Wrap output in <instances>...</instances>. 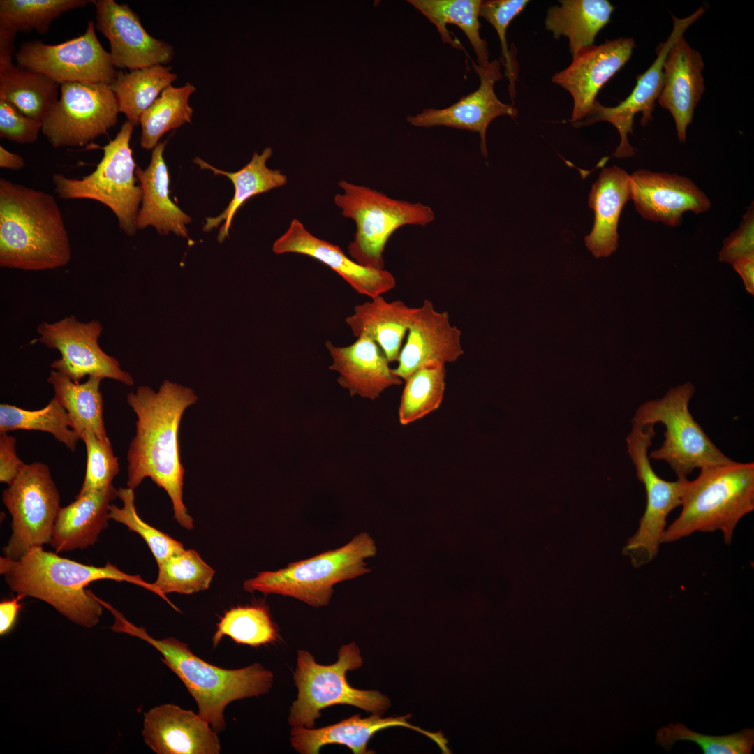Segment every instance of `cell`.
I'll return each instance as SVG.
<instances>
[{
    "label": "cell",
    "mask_w": 754,
    "mask_h": 754,
    "mask_svg": "<svg viewBox=\"0 0 754 754\" xmlns=\"http://www.w3.org/2000/svg\"><path fill=\"white\" fill-rule=\"evenodd\" d=\"M198 399L193 390L165 380L158 392L148 386L127 394L137 415L136 433L127 453L131 489L150 478L169 496L174 518L191 530L193 520L183 501L184 469L180 461L179 427L184 411Z\"/></svg>",
    "instance_id": "6da1fadb"
},
{
    "label": "cell",
    "mask_w": 754,
    "mask_h": 754,
    "mask_svg": "<svg viewBox=\"0 0 754 754\" xmlns=\"http://www.w3.org/2000/svg\"><path fill=\"white\" fill-rule=\"evenodd\" d=\"M0 573L17 595L45 601L72 622L87 628L98 623L103 610L98 597L85 589L94 581L127 582L159 596L154 583L127 574L109 561L101 567L87 565L43 547L32 549L17 560L1 556Z\"/></svg>",
    "instance_id": "7a4b0ae2"
},
{
    "label": "cell",
    "mask_w": 754,
    "mask_h": 754,
    "mask_svg": "<svg viewBox=\"0 0 754 754\" xmlns=\"http://www.w3.org/2000/svg\"><path fill=\"white\" fill-rule=\"evenodd\" d=\"M71 248L54 197L0 179V266L24 271L66 265Z\"/></svg>",
    "instance_id": "3957f363"
},
{
    "label": "cell",
    "mask_w": 754,
    "mask_h": 754,
    "mask_svg": "<svg viewBox=\"0 0 754 754\" xmlns=\"http://www.w3.org/2000/svg\"><path fill=\"white\" fill-rule=\"evenodd\" d=\"M112 629L138 637L156 648L161 660L181 679L198 705V714L216 732L226 727L227 705L237 700L266 694L273 683L272 672L259 663L228 670L214 666L195 656L186 644L174 637L156 640L143 628L128 622L114 609Z\"/></svg>",
    "instance_id": "277c9868"
},
{
    "label": "cell",
    "mask_w": 754,
    "mask_h": 754,
    "mask_svg": "<svg viewBox=\"0 0 754 754\" xmlns=\"http://www.w3.org/2000/svg\"><path fill=\"white\" fill-rule=\"evenodd\" d=\"M681 512L665 531L663 543L695 532L720 531L730 544L740 519L754 509V464L731 461L700 468L687 480Z\"/></svg>",
    "instance_id": "5b68a950"
},
{
    "label": "cell",
    "mask_w": 754,
    "mask_h": 754,
    "mask_svg": "<svg viewBox=\"0 0 754 754\" xmlns=\"http://www.w3.org/2000/svg\"><path fill=\"white\" fill-rule=\"evenodd\" d=\"M376 553L374 540L362 533L341 547L293 562L276 571L260 572L245 581L244 589L290 596L314 607L325 606L336 584L370 572L364 560Z\"/></svg>",
    "instance_id": "8992f818"
},
{
    "label": "cell",
    "mask_w": 754,
    "mask_h": 754,
    "mask_svg": "<svg viewBox=\"0 0 754 754\" xmlns=\"http://www.w3.org/2000/svg\"><path fill=\"white\" fill-rule=\"evenodd\" d=\"M363 663L355 642L343 645L337 660L320 665L307 651L299 650L294 681L298 690L288 717L292 727L313 728L320 711L335 704H348L373 714H383L390 706V700L378 690L353 688L347 681L348 671L358 669Z\"/></svg>",
    "instance_id": "52a82bcc"
},
{
    "label": "cell",
    "mask_w": 754,
    "mask_h": 754,
    "mask_svg": "<svg viewBox=\"0 0 754 754\" xmlns=\"http://www.w3.org/2000/svg\"><path fill=\"white\" fill-rule=\"evenodd\" d=\"M338 184L343 193L335 195L334 202L341 209L342 215L356 224L348 253L364 267L384 269L383 253L392 235L403 226H426L435 218L433 209L420 202L391 198L375 189L344 180Z\"/></svg>",
    "instance_id": "ba28073f"
},
{
    "label": "cell",
    "mask_w": 754,
    "mask_h": 754,
    "mask_svg": "<svg viewBox=\"0 0 754 754\" xmlns=\"http://www.w3.org/2000/svg\"><path fill=\"white\" fill-rule=\"evenodd\" d=\"M134 126L126 120L115 138L101 147L103 156L91 174L81 179L59 173L52 177L59 198L100 202L112 211L119 228L129 236L138 230L136 219L142 200L141 188L135 185L138 165L130 147Z\"/></svg>",
    "instance_id": "9c48e42d"
},
{
    "label": "cell",
    "mask_w": 754,
    "mask_h": 754,
    "mask_svg": "<svg viewBox=\"0 0 754 754\" xmlns=\"http://www.w3.org/2000/svg\"><path fill=\"white\" fill-rule=\"evenodd\" d=\"M695 392L690 382L670 388L661 398L642 404L633 422L642 425L661 422L665 427L661 446L649 456L667 462L678 478L696 468H704L732 461L712 442L689 411Z\"/></svg>",
    "instance_id": "30bf717a"
},
{
    "label": "cell",
    "mask_w": 754,
    "mask_h": 754,
    "mask_svg": "<svg viewBox=\"0 0 754 754\" xmlns=\"http://www.w3.org/2000/svg\"><path fill=\"white\" fill-rule=\"evenodd\" d=\"M12 516V534L3 548L5 557L17 560L34 548L50 544L59 511L60 495L47 465L25 464L2 494Z\"/></svg>",
    "instance_id": "8fae6325"
},
{
    "label": "cell",
    "mask_w": 754,
    "mask_h": 754,
    "mask_svg": "<svg viewBox=\"0 0 754 754\" xmlns=\"http://www.w3.org/2000/svg\"><path fill=\"white\" fill-rule=\"evenodd\" d=\"M43 119L42 131L54 148L85 146L116 125L119 112L109 84L66 82Z\"/></svg>",
    "instance_id": "7c38bea8"
},
{
    "label": "cell",
    "mask_w": 754,
    "mask_h": 754,
    "mask_svg": "<svg viewBox=\"0 0 754 754\" xmlns=\"http://www.w3.org/2000/svg\"><path fill=\"white\" fill-rule=\"evenodd\" d=\"M19 66L43 73L59 84L66 82L111 84L118 71L100 43L94 21L84 34L58 45L38 40L23 43L15 54Z\"/></svg>",
    "instance_id": "4fadbf2b"
},
{
    "label": "cell",
    "mask_w": 754,
    "mask_h": 754,
    "mask_svg": "<svg viewBox=\"0 0 754 754\" xmlns=\"http://www.w3.org/2000/svg\"><path fill=\"white\" fill-rule=\"evenodd\" d=\"M36 331L38 341L61 354L51 367L73 381L80 383L86 376H95L133 385L132 377L121 369L118 360L101 348L98 339L103 326L98 320L80 322L71 315L54 323H42Z\"/></svg>",
    "instance_id": "5bb4252c"
},
{
    "label": "cell",
    "mask_w": 754,
    "mask_h": 754,
    "mask_svg": "<svg viewBox=\"0 0 754 754\" xmlns=\"http://www.w3.org/2000/svg\"><path fill=\"white\" fill-rule=\"evenodd\" d=\"M651 438L645 434L635 436L628 442V452L636 468L639 480L644 484L646 505L638 529L624 548L635 567L650 563L657 555L666 530L667 517L677 506L688 480L678 478L667 481L660 478L650 463L649 448Z\"/></svg>",
    "instance_id": "9a60e30c"
},
{
    "label": "cell",
    "mask_w": 754,
    "mask_h": 754,
    "mask_svg": "<svg viewBox=\"0 0 754 754\" xmlns=\"http://www.w3.org/2000/svg\"><path fill=\"white\" fill-rule=\"evenodd\" d=\"M704 10L698 8L685 18L672 15L673 28L665 43L657 47V57L650 67L638 75L637 83L630 95L614 107L603 105L597 100L589 114L582 121L575 122L576 127L589 126L597 121H607L618 131L620 143L612 156L616 158H629L635 155V150L630 145L628 135L633 133V119L635 114L642 112L641 124L645 126L652 121L655 103L663 89L664 74L663 64L667 52L674 41L703 14Z\"/></svg>",
    "instance_id": "2e32d148"
},
{
    "label": "cell",
    "mask_w": 754,
    "mask_h": 754,
    "mask_svg": "<svg viewBox=\"0 0 754 754\" xmlns=\"http://www.w3.org/2000/svg\"><path fill=\"white\" fill-rule=\"evenodd\" d=\"M96 6L95 29L109 41L114 67L130 71L165 65L174 57V48L149 35L140 19L127 4L114 0H93Z\"/></svg>",
    "instance_id": "e0dca14e"
},
{
    "label": "cell",
    "mask_w": 754,
    "mask_h": 754,
    "mask_svg": "<svg viewBox=\"0 0 754 754\" xmlns=\"http://www.w3.org/2000/svg\"><path fill=\"white\" fill-rule=\"evenodd\" d=\"M473 66L480 81L475 91L448 108H426L415 116L409 115L407 121L417 127L443 126L477 132L481 153L487 157L486 132L490 122L501 116L516 117L518 111L513 105L502 103L494 92L495 82L503 77L500 61L494 60L485 66L473 63Z\"/></svg>",
    "instance_id": "ac0fdd59"
},
{
    "label": "cell",
    "mask_w": 754,
    "mask_h": 754,
    "mask_svg": "<svg viewBox=\"0 0 754 754\" xmlns=\"http://www.w3.org/2000/svg\"><path fill=\"white\" fill-rule=\"evenodd\" d=\"M630 179L635 208L647 221L676 227L685 212L701 214L711 207L705 193L685 176L640 169Z\"/></svg>",
    "instance_id": "d6986e66"
},
{
    "label": "cell",
    "mask_w": 754,
    "mask_h": 754,
    "mask_svg": "<svg viewBox=\"0 0 754 754\" xmlns=\"http://www.w3.org/2000/svg\"><path fill=\"white\" fill-rule=\"evenodd\" d=\"M634 47V40L628 37L593 45L580 51L567 68L553 75L552 82L572 97V122L589 114L600 89L630 59Z\"/></svg>",
    "instance_id": "ffe728a7"
},
{
    "label": "cell",
    "mask_w": 754,
    "mask_h": 754,
    "mask_svg": "<svg viewBox=\"0 0 754 754\" xmlns=\"http://www.w3.org/2000/svg\"><path fill=\"white\" fill-rule=\"evenodd\" d=\"M407 334L392 369L404 380L421 369L454 362L464 353L461 331L450 324L448 312L436 311L429 300L415 308Z\"/></svg>",
    "instance_id": "44dd1931"
},
{
    "label": "cell",
    "mask_w": 754,
    "mask_h": 754,
    "mask_svg": "<svg viewBox=\"0 0 754 754\" xmlns=\"http://www.w3.org/2000/svg\"><path fill=\"white\" fill-rule=\"evenodd\" d=\"M272 251L276 254L295 253L313 258L334 270L355 291L371 299L396 286L392 273L360 265L338 246L312 235L297 219L291 221L288 230L274 242Z\"/></svg>",
    "instance_id": "7402d4cb"
},
{
    "label": "cell",
    "mask_w": 754,
    "mask_h": 754,
    "mask_svg": "<svg viewBox=\"0 0 754 754\" xmlns=\"http://www.w3.org/2000/svg\"><path fill=\"white\" fill-rule=\"evenodd\" d=\"M142 736L158 754H218L217 732L198 714L166 704L145 713Z\"/></svg>",
    "instance_id": "603a6c76"
},
{
    "label": "cell",
    "mask_w": 754,
    "mask_h": 754,
    "mask_svg": "<svg viewBox=\"0 0 754 754\" xmlns=\"http://www.w3.org/2000/svg\"><path fill=\"white\" fill-rule=\"evenodd\" d=\"M704 66L701 54L683 35L674 41L663 64L664 81L658 100L673 117L681 143L686 142L687 128L704 91Z\"/></svg>",
    "instance_id": "cb8c5ba5"
},
{
    "label": "cell",
    "mask_w": 754,
    "mask_h": 754,
    "mask_svg": "<svg viewBox=\"0 0 754 754\" xmlns=\"http://www.w3.org/2000/svg\"><path fill=\"white\" fill-rule=\"evenodd\" d=\"M381 714H373L367 718L356 714L337 723L314 729L293 727L290 731L291 746L302 754H317L327 744H340L348 747L355 754L373 753L367 750L370 739L378 731L392 727H404L421 733L437 744L443 753L450 751L447 740L441 732H431L408 721L410 714L382 718Z\"/></svg>",
    "instance_id": "d4e9b609"
},
{
    "label": "cell",
    "mask_w": 754,
    "mask_h": 754,
    "mask_svg": "<svg viewBox=\"0 0 754 754\" xmlns=\"http://www.w3.org/2000/svg\"><path fill=\"white\" fill-rule=\"evenodd\" d=\"M325 346L333 360L330 369L339 373V383L348 389L351 396L359 394L374 400L387 387L402 383L390 368L380 348L366 335L358 337L348 346L338 347L330 341Z\"/></svg>",
    "instance_id": "484cf974"
},
{
    "label": "cell",
    "mask_w": 754,
    "mask_h": 754,
    "mask_svg": "<svg viewBox=\"0 0 754 754\" xmlns=\"http://www.w3.org/2000/svg\"><path fill=\"white\" fill-rule=\"evenodd\" d=\"M117 497L118 489L112 484L77 494L73 502L61 508L50 542L55 552L83 549L94 545L101 532L108 526L111 502Z\"/></svg>",
    "instance_id": "4316f807"
},
{
    "label": "cell",
    "mask_w": 754,
    "mask_h": 754,
    "mask_svg": "<svg viewBox=\"0 0 754 754\" xmlns=\"http://www.w3.org/2000/svg\"><path fill=\"white\" fill-rule=\"evenodd\" d=\"M630 200V175L616 165L604 168L593 184L588 200L595 218L584 241L594 257H608L617 249L619 217Z\"/></svg>",
    "instance_id": "83f0119b"
},
{
    "label": "cell",
    "mask_w": 754,
    "mask_h": 754,
    "mask_svg": "<svg viewBox=\"0 0 754 754\" xmlns=\"http://www.w3.org/2000/svg\"><path fill=\"white\" fill-rule=\"evenodd\" d=\"M166 141L160 142L153 149L151 161L144 170L137 167L135 176L142 190L141 207L136 226L144 229L154 227L161 235L173 232L188 237L186 225L191 218L175 204L169 195L170 178L163 158Z\"/></svg>",
    "instance_id": "f1b7e54d"
},
{
    "label": "cell",
    "mask_w": 754,
    "mask_h": 754,
    "mask_svg": "<svg viewBox=\"0 0 754 754\" xmlns=\"http://www.w3.org/2000/svg\"><path fill=\"white\" fill-rule=\"evenodd\" d=\"M415 311L401 300L388 302L379 295L355 306L346 322L354 336L366 335L375 341L390 362L398 360Z\"/></svg>",
    "instance_id": "f546056e"
},
{
    "label": "cell",
    "mask_w": 754,
    "mask_h": 754,
    "mask_svg": "<svg viewBox=\"0 0 754 754\" xmlns=\"http://www.w3.org/2000/svg\"><path fill=\"white\" fill-rule=\"evenodd\" d=\"M272 155V149L269 147L264 149L260 154L255 152L251 161L235 172L216 168L200 158L193 160L201 169L210 170L215 175L226 176L234 185L235 193L227 207L219 215L207 217L203 226V230L209 232L223 222L218 235L219 242H223L228 237L234 216L246 200L287 183V177L280 170H272L267 166V161Z\"/></svg>",
    "instance_id": "4dcf8cb0"
},
{
    "label": "cell",
    "mask_w": 754,
    "mask_h": 754,
    "mask_svg": "<svg viewBox=\"0 0 754 754\" xmlns=\"http://www.w3.org/2000/svg\"><path fill=\"white\" fill-rule=\"evenodd\" d=\"M549 8L545 21L554 38L566 36L572 57L594 45L598 33L607 24L615 9L607 0H561Z\"/></svg>",
    "instance_id": "1f68e13d"
},
{
    "label": "cell",
    "mask_w": 754,
    "mask_h": 754,
    "mask_svg": "<svg viewBox=\"0 0 754 754\" xmlns=\"http://www.w3.org/2000/svg\"><path fill=\"white\" fill-rule=\"evenodd\" d=\"M103 378L90 376L82 383H75L65 374L52 369L47 382L54 390V398L66 411L71 428L80 440L86 430L102 439L107 436L103 420V401L100 385Z\"/></svg>",
    "instance_id": "d6a6232c"
},
{
    "label": "cell",
    "mask_w": 754,
    "mask_h": 754,
    "mask_svg": "<svg viewBox=\"0 0 754 754\" xmlns=\"http://www.w3.org/2000/svg\"><path fill=\"white\" fill-rule=\"evenodd\" d=\"M408 3L426 16L437 28L442 40L459 48L450 36L447 24L459 27L465 34L477 56L479 66L490 62L487 43L480 34L481 0H408Z\"/></svg>",
    "instance_id": "836d02e7"
},
{
    "label": "cell",
    "mask_w": 754,
    "mask_h": 754,
    "mask_svg": "<svg viewBox=\"0 0 754 754\" xmlns=\"http://www.w3.org/2000/svg\"><path fill=\"white\" fill-rule=\"evenodd\" d=\"M58 95L59 84L43 73L15 65L0 72V99L29 118L43 121Z\"/></svg>",
    "instance_id": "e575fe53"
},
{
    "label": "cell",
    "mask_w": 754,
    "mask_h": 754,
    "mask_svg": "<svg viewBox=\"0 0 754 754\" xmlns=\"http://www.w3.org/2000/svg\"><path fill=\"white\" fill-rule=\"evenodd\" d=\"M177 79V75L170 67L156 65L125 73L118 71L110 87L116 97L119 112L136 126L142 114Z\"/></svg>",
    "instance_id": "d590c367"
},
{
    "label": "cell",
    "mask_w": 754,
    "mask_h": 754,
    "mask_svg": "<svg viewBox=\"0 0 754 754\" xmlns=\"http://www.w3.org/2000/svg\"><path fill=\"white\" fill-rule=\"evenodd\" d=\"M196 91L186 82L180 87L170 85L141 115V147L153 149L161 138L169 131L191 122L193 110L189 104L191 96Z\"/></svg>",
    "instance_id": "8d00e7d4"
},
{
    "label": "cell",
    "mask_w": 754,
    "mask_h": 754,
    "mask_svg": "<svg viewBox=\"0 0 754 754\" xmlns=\"http://www.w3.org/2000/svg\"><path fill=\"white\" fill-rule=\"evenodd\" d=\"M226 635L237 644L253 647L274 643L279 637L268 607L263 603L239 605L226 611L216 624L214 646Z\"/></svg>",
    "instance_id": "74e56055"
},
{
    "label": "cell",
    "mask_w": 754,
    "mask_h": 754,
    "mask_svg": "<svg viewBox=\"0 0 754 754\" xmlns=\"http://www.w3.org/2000/svg\"><path fill=\"white\" fill-rule=\"evenodd\" d=\"M35 430L50 433L74 452L80 438L71 428L68 415L53 397L44 408L30 411L14 405H0V433Z\"/></svg>",
    "instance_id": "f35d334b"
},
{
    "label": "cell",
    "mask_w": 754,
    "mask_h": 754,
    "mask_svg": "<svg viewBox=\"0 0 754 754\" xmlns=\"http://www.w3.org/2000/svg\"><path fill=\"white\" fill-rule=\"evenodd\" d=\"M158 566V577L154 584L159 596L170 604L165 594H191L207 589L215 574L194 549H183Z\"/></svg>",
    "instance_id": "ab89813d"
},
{
    "label": "cell",
    "mask_w": 754,
    "mask_h": 754,
    "mask_svg": "<svg viewBox=\"0 0 754 754\" xmlns=\"http://www.w3.org/2000/svg\"><path fill=\"white\" fill-rule=\"evenodd\" d=\"M88 0H1L0 28L46 34L52 21L62 13L87 6Z\"/></svg>",
    "instance_id": "60d3db41"
},
{
    "label": "cell",
    "mask_w": 754,
    "mask_h": 754,
    "mask_svg": "<svg viewBox=\"0 0 754 754\" xmlns=\"http://www.w3.org/2000/svg\"><path fill=\"white\" fill-rule=\"evenodd\" d=\"M445 367L438 364L421 369L405 380L399 408L403 425L421 419L440 406L445 387Z\"/></svg>",
    "instance_id": "b9f144b4"
},
{
    "label": "cell",
    "mask_w": 754,
    "mask_h": 754,
    "mask_svg": "<svg viewBox=\"0 0 754 754\" xmlns=\"http://www.w3.org/2000/svg\"><path fill=\"white\" fill-rule=\"evenodd\" d=\"M678 741H692L704 754H750L754 745V730L744 729L725 736H709L690 730L680 723H670L656 731V743L670 751Z\"/></svg>",
    "instance_id": "7bdbcfd3"
},
{
    "label": "cell",
    "mask_w": 754,
    "mask_h": 754,
    "mask_svg": "<svg viewBox=\"0 0 754 754\" xmlns=\"http://www.w3.org/2000/svg\"><path fill=\"white\" fill-rule=\"evenodd\" d=\"M118 497L121 500L123 506L119 508L111 503L110 519L139 534L148 545L157 564L184 549L181 542L147 524L140 517L135 505L134 489L119 487Z\"/></svg>",
    "instance_id": "ee69618b"
},
{
    "label": "cell",
    "mask_w": 754,
    "mask_h": 754,
    "mask_svg": "<svg viewBox=\"0 0 754 754\" xmlns=\"http://www.w3.org/2000/svg\"><path fill=\"white\" fill-rule=\"evenodd\" d=\"M528 0H488L482 1L480 17L489 22L496 29L501 46V63L505 68L509 81V94L512 102L516 94L515 82L517 77V64L508 49L506 31L511 21L519 15L528 5Z\"/></svg>",
    "instance_id": "f6af8a7d"
},
{
    "label": "cell",
    "mask_w": 754,
    "mask_h": 754,
    "mask_svg": "<svg viewBox=\"0 0 754 754\" xmlns=\"http://www.w3.org/2000/svg\"><path fill=\"white\" fill-rule=\"evenodd\" d=\"M81 440L86 446L87 466L78 495L112 485L119 471L118 458L114 454L109 438L102 439L91 431L86 430Z\"/></svg>",
    "instance_id": "bcb514c9"
},
{
    "label": "cell",
    "mask_w": 754,
    "mask_h": 754,
    "mask_svg": "<svg viewBox=\"0 0 754 754\" xmlns=\"http://www.w3.org/2000/svg\"><path fill=\"white\" fill-rule=\"evenodd\" d=\"M43 122L21 113L9 102L0 99V137L20 144H30L38 139Z\"/></svg>",
    "instance_id": "7dc6e473"
},
{
    "label": "cell",
    "mask_w": 754,
    "mask_h": 754,
    "mask_svg": "<svg viewBox=\"0 0 754 754\" xmlns=\"http://www.w3.org/2000/svg\"><path fill=\"white\" fill-rule=\"evenodd\" d=\"M754 257V205H749L737 228L723 241L719 251L720 262L734 264Z\"/></svg>",
    "instance_id": "c3c4849f"
},
{
    "label": "cell",
    "mask_w": 754,
    "mask_h": 754,
    "mask_svg": "<svg viewBox=\"0 0 754 754\" xmlns=\"http://www.w3.org/2000/svg\"><path fill=\"white\" fill-rule=\"evenodd\" d=\"M25 464L17 455L16 438L0 433V482L10 485Z\"/></svg>",
    "instance_id": "681fc988"
},
{
    "label": "cell",
    "mask_w": 754,
    "mask_h": 754,
    "mask_svg": "<svg viewBox=\"0 0 754 754\" xmlns=\"http://www.w3.org/2000/svg\"><path fill=\"white\" fill-rule=\"evenodd\" d=\"M24 597L17 595L11 600H3L0 603V635H4L13 628L22 606L20 603Z\"/></svg>",
    "instance_id": "f907efd6"
},
{
    "label": "cell",
    "mask_w": 754,
    "mask_h": 754,
    "mask_svg": "<svg viewBox=\"0 0 754 754\" xmlns=\"http://www.w3.org/2000/svg\"><path fill=\"white\" fill-rule=\"evenodd\" d=\"M16 34L12 30L0 28V72L14 65L12 59Z\"/></svg>",
    "instance_id": "816d5d0a"
},
{
    "label": "cell",
    "mask_w": 754,
    "mask_h": 754,
    "mask_svg": "<svg viewBox=\"0 0 754 754\" xmlns=\"http://www.w3.org/2000/svg\"><path fill=\"white\" fill-rule=\"evenodd\" d=\"M734 269L740 275L744 283L746 290L754 295V257L746 258L732 265Z\"/></svg>",
    "instance_id": "f5cc1de1"
},
{
    "label": "cell",
    "mask_w": 754,
    "mask_h": 754,
    "mask_svg": "<svg viewBox=\"0 0 754 754\" xmlns=\"http://www.w3.org/2000/svg\"><path fill=\"white\" fill-rule=\"evenodd\" d=\"M25 166L24 158L0 146V167L17 170Z\"/></svg>",
    "instance_id": "db71d44e"
}]
</instances>
